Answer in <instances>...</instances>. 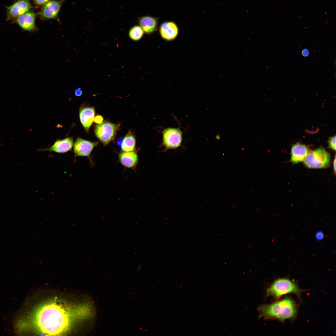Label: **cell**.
<instances>
[{"label":"cell","instance_id":"7a4b0ae2","mask_svg":"<svg viewBox=\"0 0 336 336\" xmlns=\"http://www.w3.org/2000/svg\"><path fill=\"white\" fill-rule=\"evenodd\" d=\"M259 318L276 319L281 322L293 320L297 313V306L292 299L286 298L269 304L262 305L258 308Z\"/></svg>","mask_w":336,"mask_h":336},{"label":"cell","instance_id":"e0dca14e","mask_svg":"<svg viewBox=\"0 0 336 336\" xmlns=\"http://www.w3.org/2000/svg\"><path fill=\"white\" fill-rule=\"evenodd\" d=\"M136 142L134 134L130 130L123 140L120 147L122 151L128 152L135 150Z\"/></svg>","mask_w":336,"mask_h":336},{"label":"cell","instance_id":"4fadbf2b","mask_svg":"<svg viewBox=\"0 0 336 336\" xmlns=\"http://www.w3.org/2000/svg\"><path fill=\"white\" fill-rule=\"evenodd\" d=\"M94 108L92 106L82 107L79 110L80 122L86 132H89L90 128L95 117Z\"/></svg>","mask_w":336,"mask_h":336},{"label":"cell","instance_id":"3957f363","mask_svg":"<svg viewBox=\"0 0 336 336\" xmlns=\"http://www.w3.org/2000/svg\"><path fill=\"white\" fill-rule=\"evenodd\" d=\"M302 292L297 285L290 279L279 278L275 280L267 289L266 296L277 298L285 295L293 294L300 298Z\"/></svg>","mask_w":336,"mask_h":336},{"label":"cell","instance_id":"2e32d148","mask_svg":"<svg viewBox=\"0 0 336 336\" xmlns=\"http://www.w3.org/2000/svg\"><path fill=\"white\" fill-rule=\"evenodd\" d=\"M119 162L124 166L129 168H134L138 162L137 152L135 150L122 152L118 156Z\"/></svg>","mask_w":336,"mask_h":336},{"label":"cell","instance_id":"cb8c5ba5","mask_svg":"<svg viewBox=\"0 0 336 336\" xmlns=\"http://www.w3.org/2000/svg\"><path fill=\"white\" fill-rule=\"evenodd\" d=\"M301 54L303 56L307 57L309 54V50L307 49H304L302 50Z\"/></svg>","mask_w":336,"mask_h":336},{"label":"cell","instance_id":"7c38bea8","mask_svg":"<svg viewBox=\"0 0 336 336\" xmlns=\"http://www.w3.org/2000/svg\"><path fill=\"white\" fill-rule=\"evenodd\" d=\"M160 35L164 40L171 41L177 36L179 30L176 24L174 22L167 21L162 23L159 28Z\"/></svg>","mask_w":336,"mask_h":336},{"label":"cell","instance_id":"ffe728a7","mask_svg":"<svg viewBox=\"0 0 336 336\" xmlns=\"http://www.w3.org/2000/svg\"><path fill=\"white\" fill-rule=\"evenodd\" d=\"M103 117L100 115H97L94 117L93 121L97 124H100L103 123Z\"/></svg>","mask_w":336,"mask_h":336},{"label":"cell","instance_id":"603a6c76","mask_svg":"<svg viewBox=\"0 0 336 336\" xmlns=\"http://www.w3.org/2000/svg\"><path fill=\"white\" fill-rule=\"evenodd\" d=\"M74 93L75 96H80L82 94V90L80 87L77 88L75 90Z\"/></svg>","mask_w":336,"mask_h":336},{"label":"cell","instance_id":"6da1fadb","mask_svg":"<svg viewBox=\"0 0 336 336\" xmlns=\"http://www.w3.org/2000/svg\"><path fill=\"white\" fill-rule=\"evenodd\" d=\"M100 316L96 302L88 298L79 305H69L58 301L44 303L35 310L31 320L32 325L44 334L55 335L68 331L78 321L94 324Z\"/></svg>","mask_w":336,"mask_h":336},{"label":"cell","instance_id":"9c48e42d","mask_svg":"<svg viewBox=\"0 0 336 336\" xmlns=\"http://www.w3.org/2000/svg\"><path fill=\"white\" fill-rule=\"evenodd\" d=\"M98 142H92L78 138L73 144L74 157L86 156L90 160V155L93 150L96 146Z\"/></svg>","mask_w":336,"mask_h":336},{"label":"cell","instance_id":"52a82bcc","mask_svg":"<svg viewBox=\"0 0 336 336\" xmlns=\"http://www.w3.org/2000/svg\"><path fill=\"white\" fill-rule=\"evenodd\" d=\"M63 2V0L48 1L44 5L39 12L40 18L43 20L57 19Z\"/></svg>","mask_w":336,"mask_h":336},{"label":"cell","instance_id":"44dd1931","mask_svg":"<svg viewBox=\"0 0 336 336\" xmlns=\"http://www.w3.org/2000/svg\"><path fill=\"white\" fill-rule=\"evenodd\" d=\"M49 1V0H33L34 3L39 5H44Z\"/></svg>","mask_w":336,"mask_h":336},{"label":"cell","instance_id":"8fae6325","mask_svg":"<svg viewBox=\"0 0 336 336\" xmlns=\"http://www.w3.org/2000/svg\"><path fill=\"white\" fill-rule=\"evenodd\" d=\"M73 146V137H69L62 140H57L52 146L44 149H40L39 150L63 153L71 150Z\"/></svg>","mask_w":336,"mask_h":336},{"label":"cell","instance_id":"ac0fdd59","mask_svg":"<svg viewBox=\"0 0 336 336\" xmlns=\"http://www.w3.org/2000/svg\"><path fill=\"white\" fill-rule=\"evenodd\" d=\"M144 31L139 26L135 25L129 30L128 35L130 38L134 41L140 40L144 34Z\"/></svg>","mask_w":336,"mask_h":336},{"label":"cell","instance_id":"8992f818","mask_svg":"<svg viewBox=\"0 0 336 336\" xmlns=\"http://www.w3.org/2000/svg\"><path fill=\"white\" fill-rule=\"evenodd\" d=\"M162 145L166 150L176 149L181 146L182 133L178 128H168L162 132Z\"/></svg>","mask_w":336,"mask_h":336},{"label":"cell","instance_id":"d4e9b609","mask_svg":"<svg viewBox=\"0 0 336 336\" xmlns=\"http://www.w3.org/2000/svg\"><path fill=\"white\" fill-rule=\"evenodd\" d=\"M123 139L121 137H119L117 139V143L119 147H121Z\"/></svg>","mask_w":336,"mask_h":336},{"label":"cell","instance_id":"7402d4cb","mask_svg":"<svg viewBox=\"0 0 336 336\" xmlns=\"http://www.w3.org/2000/svg\"><path fill=\"white\" fill-rule=\"evenodd\" d=\"M324 237V233L322 231L318 232L315 235L316 239L319 240H321Z\"/></svg>","mask_w":336,"mask_h":336},{"label":"cell","instance_id":"30bf717a","mask_svg":"<svg viewBox=\"0 0 336 336\" xmlns=\"http://www.w3.org/2000/svg\"><path fill=\"white\" fill-rule=\"evenodd\" d=\"M36 15L33 12H28L14 19L13 22L17 24L23 30L33 32L38 30L35 23Z\"/></svg>","mask_w":336,"mask_h":336},{"label":"cell","instance_id":"5bb4252c","mask_svg":"<svg viewBox=\"0 0 336 336\" xmlns=\"http://www.w3.org/2000/svg\"><path fill=\"white\" fill-rule=\"evenodd\" d=\"M310 152L306 145L297 143L291 148V161L294 164L303 161Z\"/></svg>","mask_w":336,"mask_h":336},{"label":"cell","instance_id":"d6986e66","mask_svg":"<svg viewBox=\"0 0 336 336\" xmlns=\"http://www.w3.org/2000/svg\"><path fill=\"white\" fill-rule=\"evenodd\" d=\"M329 147L332 150H336V136L330 137L328 141Z\"/></svg>","mask_w":336,"mask_h":336},{"label":"cell","instance_id":"ba28073f","mask_svg":"<svg viewBox=\"0 0 336 336\" xmlns=\"http://www.w3.org/2000/svg\"><path fill=\"white\" fill-rule=\"evenodd\" d=\"M32 7L29 0H18L7 9V20L15 19L20 16L29 12Z\"/></svg>","mask_w":336,"mask_h":336},{"label":"cell","instance_id":"277c9868","mask_svg":"<svg viewBox=\"0 0 336 336\" xmlns=\"http://www.w3.org/2000/svg\"><path fill=\"white\" fill-rule=\"evenodd\" d=\"M329 153L320 147L310 152L304 161L305 166L309 168H323L328 167L330 162Z\"/></svg>","mask_w":336,"mask_h":336},{"label":"cell","instance_id":"484cf974","mask_svg":"<svg viewBox=\"0 0 336 336\" xmlns=\"http://www.w3.org/2000/svg\"><path fill=\"white\" fill-rule=\"evenodd\" d=\"M333 168H334V173L335 174V172H336V158H335V157L334 159V160L333 161Z\"/></svg>","mask_w":336,"mask_h":336},{"label":"cell","instance_id":"9a60e30c","mask_svg":"<svg viewBox=\"0 0 336 336\" xmlns=\"http://www.w3.org/2000/svg\"><path fill=\"white\" fill-rule=\"evenodd\" d=\"M138 22L139 26L146 34H152L157 30L158 26L157 18L149 16H142L138 18Z\"/></svg>","mask_w":336,"mask_h":336},{"label":"cell","instance_id":"5b68a950","mask_svg":"<svg viewBox=\"0 0 336 336\" xmlns=\"http://www.w3.org/2000/svg\"><path fill=\"white\" fill-rule=\"evenodd\" d=\"M120 124H114L106 120L95 128V133L96 137L104 146L113 141L117 131L119 129Z\"/></svg>","mask_w":336,"mask_h":336}]
</instances>
